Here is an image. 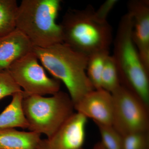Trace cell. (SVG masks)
Returning a JSON list of instances; mask_svg holds the SVG:
<instances>
[{
  "label": "cell",
  "mask_w": 149,
  "mask_h": 149,
  "mask_svg": "<svg viewBox=\"0 0 149 149\" xmlns=\"http://www.w3.org/2000/svg\"><path fill=\"white\" fill-rule=\"evenodd\" d=\"M10 103L0 114V129L20 127L28 128L29 125L22 106L23 92L13 95Z\"/></svg>",
  "instance_id": "4fadbf2b"
},
{
  "label": "cell",
  "mask_w": 149,
  "mask_h": 149,
  "mask_svg": "<svg viewBox=\"0 0 149 149\" xmlns=\"http://www.w3.org/2000/svg\"><path fill=\"white\" fill-rule=\"evenodd\" d=\"M102 89L111 93L120 85L117 68L112 56L107 57L102 72Z\"/></svg>",
  "instance_id": "2e32d148"
},
{
  "label": "cell",
  "mask_w": 149,
  "mask_h": 149,
  "mask_svg": "<svg viewBox=\"0 0 149 149\" xmlns=\"http://www.w3.org/2000/svg\"><path fill=\"white\" fill-rule=\"evenodd\" d=\"M39 61L33 51L12 63L7 70L17 84L23 88L24 97L53 95L60 91L59 80L48 77Z\"/></svg>",
  "instance_id": "52a82bcc"
},
{
  "label": "cell",
  "mask_w": 149,
  "mask_h": 149,
  "mask_svg": "<svg viewBox=\"0 0 149 149\" xmlns=\"http://www.w3.org/2000/svg\"><path fill=\"white\" fill-rule=\"evenodd\" d=\"M33 49L30 40L17 28L0 36V71L7 70L12 63L32 52Z\"/></svg>",
  "instance_id": "8fae6325"
},
{
  "label": "cell",
  "mask_w": 149,
  "mask_h": 149,
  "mask_svg": "<svg viewBox=\"0 0 149 149\" xmlns=\"http://www.w3.org/2000/svg\"><path fill=\"white\" fill-rule=\"evenodd\" d=\"M60 0H23L18 6L15 27L35 47L46 48L63 43L60 25L56 19Z\"/></svg>",
  "instance_id": "277c9868"
},
{
  "label": "cell",
  "mask_w": 149,
  "mask_h": 149,
  "mask_svg": "<svg viewBox=\"0 0 149 149\" xmlns=\"http://www.w3.org/2000/svg\"><path fill=\"white\" fill-rule=\"evenodd\" d=\"M22 92L23 90L17 84L7 70L0 71V100L7 96Z\"/></svg>",
  "instance_id": "d6986e66"
},
{
  "label": "cell",
  "mask_w": 149,
  "mask_h": 149,
  "mask_svg": "<svg viewBox=\"0 0 149 149\" xmlns=\"http://www.w3.org/2000/svg\"><path fill=\"white\" fill-rule=\"evenodd\" d=\"M109 51L93 54L88 57L86 73L95 90L102 89L101 80L105 61Z\"/></svg>",
  "instance_id": "9a60e30c"
},
{
  "label": "cell",
  "mask_w": 149,
  "mask_h": 149,
  "mask_svg": "<svg viewBox=\"0 0 149 149\" xmlns=\"http://www.w3.org/2000/svg\"><path fill=\"white\" fill-rule=\"evenodd\" d=\"M132 21L127 13L120 19L113 41L112 56L120 85L149 106V71L144 66L132 39Z\"/></svg>",
  "instance_id": "3957f363"
},
{
  "label": "cell",
  "mask_w": 149,
  "mask_h": 149,
  "mask_svg": "<svg viewBox=\"0 0 149 149\" xmlns=\"http://www.w3.org/2000/svg\"><path fill=\"white\" fill-rule=\"evenodd\" d=\"M63 43L88 57L109 51L113 42L112 29L107 20L96 16L92 5L82 9H69L60 24Z\"/></svg>",
  "instance_id": "6da1fadb"
},
{
  "label": "cell",
  "mask_w": 149,
  "mask_h": 149,
  "mask_svg": "<svg viewBox=\"0 0 149 149\" xmlns=\"http://www.w3.org/2000/svg\"><path fill=\"white\" fill-rule=\"evenodd\" d=\"M118 2L117 0H107L102 4L98 9L96 10V16L103 20H107L108 15Z\"/></svg>",
  "instance_id": "ffe728a7"
},
{
  "label": "cell",
  "mask_w": 149,
  "mask_h": 149,
  "mask_svg": "<svg viewBox=\"0 0 149 149\" xmlns=\"http://www.w3.org/2000/svg\"><path fill=\"white\" fill-rule=\"evenodd\" d=\"M77 112L95 123L112 125L113 101L111 93L102 89L94 90L74 105Z\"/></svg>",
  "instance_id": "30bf717a"
},
{
  "label": "cell",
  "mask_w": 149,
  "mask_h": 149,
  "mask_svg": "<svg viewBox=\"0 0 149 149\" xmlns=\"http://www.w3.org/2000/svg\"><path fill=\"white\" fill-rule=\"evenodd\" d=\"M111 94L113 127L122 137L131 133L149 132V106L122 85Z\"/></svg>",
  "instance_id": "8992f818"
},
{
  "label": "cell",
  "mask_w": 149,
  "mask_h": 149,
  "mask_svg": "<svg viewBox=\"0 0 149 149\" xmlns=\"http://www.w3.org/2000/svg\"><path fill=\"white\" fill-rule=\"evenodd\" d=\"M122 149H149V132L123 136Z\"/></svg>",
  "instance_id": "ac0fdd59"
},
{
  "label": "cell",
  "mask_w": 149,
  "mask_h": 149,
  "mask_svg": "<svg viewBox=\"0 0 149 149\" xmlns=\"http://www.w3.org/2000/svg\"><path fill=\"white\" fill-rule=\"evenodd\" d=\"M95 123L101 138L100 143L105 149H122L123 137L112 125Z\"/></svg>",
  "instance_id": "e0dca14e"
},
{
  "label": "cell",
  "mask_w": 149,
  "mask_h": 149,
  "mask_svg": "<svg viewBox=\"0 0 149 149\" xmlns=\"http://www.w3.org/2000/svg\"><path fill=\"white\" fill-rule=\"evenodd\" d=\"M39 61L66 86L74 105L95 90L86 73L88 57L61 43L46 48L34 47Z\"/></svg>",
  "instance_id": "7a4b0ae2"
},
{
  "label": "cell",
  "mask_w": 149,
  "mask_h": 149,
  "mask_svg": "<svg viewBox=\"0 0 149 149\" xmlns=\"http://www.w3.org/2000/svg\"><path fill=\"white\" fill-rule=\"evenodd\" d=\"M22 106L31 131L45 134L48 138L55 133L74 113L69 94L60 91L50 97H24Z\"/></svg>",
  "instance_id": "5b68a950"
},
{
  "label": "cell",
  "mask_w": 149,
  "mask_h": 149,
  "mask_svg": "<svg viewBox=\"0 0 149 149\" xmlns=\"http://www.w3.org/2000/svg\"><path fill=\"white\" fill-rule=\"evenodd\" d=\"M127 9L132 18V40L143 64L149 71V1L131 0Z\"/></svg>",
  "instance_id": "9c48e42d"
},
{
  "label": "cell",
  "mask_w": 149,
  "mask_h": 149,
  "mask_svg": "<svg viewBox=\"0 0 149 149\" xmlns=\"http://www.w3.org/2000/svg\"><path fill=\"white\" fill-rule=\"evenodd\" d=\"M41 134L18 131L15 128L0 129V149H37Z\"/></svg>",
  "instance_id": "7c38bea8"
},
{
  "label": "cell",
  "mask_w": 149,
  "mask_h": 149,
  "mask_svg": "<svg viewBox=\"0 0 149 149\" xmlns=\"http://www.w3.org/2000/svg\"><path fill=\"white\" fill-rule=\"evenodd\" d=\"M18 6L15 0H0V36L16 28L15 17Z\"/></svg>",
  "instance_id": "5bb4252c"
},
{
  "label": "cell",
  "mask_w": 149,
  "mask_h": 149,
  "mask_svg": "<svg viewBox=\"0 0 149 149\" xmlns=\"http://www.w3.org/2000/svg\"><path fill=\"white\" fill-rule=\"evenodd\" d=\"M88 118L74 113L53 135L40 140L37 149H83Z\"/></svg>",
  "instance_id": "ba28073f"
},
{
  "label": "cell",
  "mask_w": 149,
  "mask_h": 149,
  "mask_svg": "<svg viewBox=\"0 0 149 149\" xmlns=\"http://www.w3.org/2000/svg\"><path fill=\"white\" fill-rule=\"evenodd\" d=\"M93 149H105V148L102 146L101 143L100 142H99V143H97L95 145Z\"/></svg>",
  "instance_id": "44dd1931"
}]
</instances>
